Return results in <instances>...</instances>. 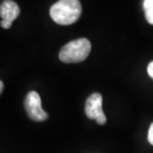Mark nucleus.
Wrapping results in <instances>:
<instances>
[{
  "instance_id": "11",
  "label": "nucleus",
  "mask_w": 153,
  "mask_h": 153,
  "mask_svg": "<svg viewBox=\"0 0 153 153\" xmlns=\"http://www.w3.org/2000/svg\"><path fill=\"white\" fill-rule=\"evenodd\" d=\"M3 90H4V84H3V82L1 81L0 82V93H3Z\"/></svg>"
},
{
  "instance_id": "1",
  "label": "nucleus",
  "mask_w": 153,
  "mask_h": 153,
  "mask_svg": "<svg viewBox=\"0 0 153 153\" xmlns=\"http://www.w3.org/2000/svg\"><path fill=\"white\" fill-rule=\"evenodd\" d=\"M81 14L82 5L79 0H59L50 9L51 18L60 25H71L78 21Z\"/></svg>"
},
{
  "instance_id": "7",
  "label": "nucleus",
  "mask_w": 153,
  "mask_h": 153,
  "mask_svg": "<svg viewBox=\"0 0 153 153\" xmlns=\"http://www.w3.org/2000/svg\"><path fill=\"white\" fill-rule=\"evenodd\" d=\"M148 141L151 145H153V122L151 123L148 130Z\"/></svg>"
},
{
  "instance_id": "6",
  "label": "nucleus",
  "mask_w": 153,
  "mask_h": 153,
  "mask_svg": "<svg viewBox=\"0 0 153 153\" xmlns=\"http://www.w3.org/2000/svg\"><path fill=\"white\" fill-rule=\"evenodd\" d=\"M143 9L147 22L153 25V0H144Z\"/></svg>"
},
{
  "instance_id": "5",
  "label": "nucleus",
  "mask_w": 153,
  "mask_h": 153,
  "mask_svg": "<svg viewBox=\"0 0 153 153\" xmlns=\"http://www.w3.org/2000/svg\"><path fill=\"white\" fill-rule=\"evenodd\" d=\"M20 14V8L13 0H3L0 5V16L2 20H8L10 22L16 19Z\"/></svg>"
},
{
  "instance_id": "9",
  "label": "nucleus",
  "mask_w": 153,
  "mask_h": 153,
  "mask_svg": "<svg viewBox=\"0 0 153 153\" xmlns=\"http://www.w3.org/2000/svg\"><path fill=\"white\" fill-rule=\"evenodd\" d=\"M1 27L4 29H9L10 27L12 26V22H10V21L8 20H1Z\"/></svg>"
},
{
  "instance_id": "4",
  "label": "nucleus",
  "mask_w": 153,
  "mask_h": 153,
  "mask_svg": "<svg viewBox=\"0 0 153 153\" xmlns=\"http://www.w3.org/2000/svg\"><path fill=\"white\" fill-rule=\"evenodd\" d=\"M85 114L88 118L97 119L105 114L102 111V97L99 93H94L88 97L85 102Z\"/></svg>"
},
{
  "instance_id": "2",
  "label": "nucleus",
  "mask_w": 153,
  "mask_h": 153,
  "mask_svg": "<svg viewBox=\"0 0 153 153\" xmlns=\"http://www.w3.org/2000/svg\"><path fill=\"white\" fill-rule=\"evenodd\" d=\"M91 50V42L85 38L73 40L61 49L60 60L64 63H79L85 61Z\"/></svg>"
},
{
  "instance_id": "10",
  "label": "nucleus",
  "mask_w": 153,
  "mask_h": 153,
  "mask_svg": "<svg viewBox=\"0 0 153 153\" xmlns=\"http://www.w3.org/2000/svg\"><path fill=\"white\" fill-rule=\"evenodd\" d=\"M147 73H148L149 76L153 79V61L149 64L148 67H147Z\"/></svg>"
},
{
  "instance_id": "8",
  "label": "nucleus",
  "mask_w": 153,
  "mask_h": 153,
  "mask_svg": "<svg viewBox=\"0 0 153 153\" xmlns=\"http://www.w3.org/2000/svg\"><path fill=\"white\" fill-rule=\"evenodd\" d=\"M96 121H97V124H100V125L105 124V122H106V116H105V114L100 115L99 118H97V119H96Z\"/></svg>"
},
{
  "instance_id": "3",
  "label": "nucleus",
  "mask_w": 153,
  "mask_h": 153,
  "mask_svg": "<svg viewBox=\"0 0 153 153\" xmlns=\"http://www.w3.org/2000/svg\"><path fill=\"white\" fill-rule=\"evenodd\" d=\"M27 114L34 121H44L48 118V114L42 108L41 97L37 91H30L24 102Z\"/></svg>"
}]
</instances>
